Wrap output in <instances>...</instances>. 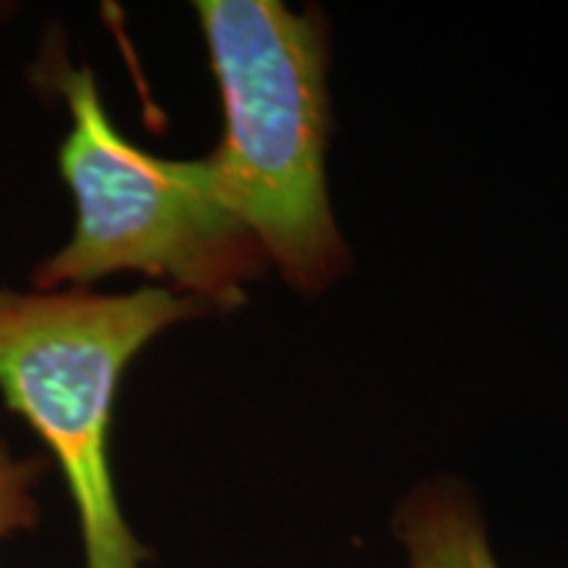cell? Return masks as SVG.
<instances>
[{
  "instance_id": "obj_1",
  "label": "cell",
  "mask_w": 568,
  "mask_h": 568,
  "mask_svg": "<svg viewBox=\"0 0 568 568\" xmlns=\"http://www.w3.org/2000/svg\"><path fill=\"white\" fill-rule=\"evenodd\" d=\"M224 105L209 163L224 201L301 290L347 266L326 193V45L316 13L276 0L195 3Z\"/></svg>"
},
{
  "instance_id": "obj_2",
  "label": "cell",
  "mask_w": 568,
  "mask_h": 568,
  "mask_svg": "<svg viewBox=\"0 0 568 568\" xmlns=\"http://www.w3.org/2000/svg\"><path fill=\"white\" fill-rule=\"evenodd\" d=\"M67 98L71 130L59 169L74 195V234L34 268L40 293L92 287L103 276L138 272L174 284L205 308H237L245 284L268 258L224 201L209 159H161L132 145L111 122L90 69H48Z\"/></svg>"
},
{
  "instance_id": "obj_3",
  "label": "cell",
  "mask_w": 568,
  "mask_h": 568,
  "mask_svg": "<svg viewBox=\"0 0 568 568\" xmlns=\"http://www.w3.org/2000/svg\"><path fill=\"white\" fill-rule=\"evenodd\" d=\"M205 311L166 287L126 295L0 287V393L67 479L84 568H142L151 556L126 524L113 485V400L142 347Z\"/></svg>"
},
{
  "instance_id": "obj_4",
  "label": "cell",
  "mask_w": 568,
  "mask_h": 568,
  "mask_svg": "<svg viewBox=\"0 0 568 568\" xmlns=\"http://www.w3.org/2000/svg\"><path fill=\"white\" fill-rule=\"evenodd\" d=\"M395 531L410 568H500L477 506L456 481H429L410 493L397 510Z\"/></svg>"
},
{
  "instance_id": "obj_5",
  "label": "cell",
  "mask_w": 568,
  "mask_h": 568,
  "mask_svg": "<svg viewBox=\"0 0 568 568\" xmlns=\"http://www.w3.org/2000/svg\"><path fill=\"white\" fill-rule=\"evenodd\" d=\"M45 468V458L13 456L9 443L0 437V539L34 529L40 518L34 487Z\"/></svg>"
},
{
  "instance_id": "obj_6",
  "label": "cell",
  "mask_w": 568,
  "mask_h": 568,
  "mask_svg": "<svg viewBox=\"0 0 568 568\" xmlns=\"http://www.w3.org/2000/svg\"><path fill=\"white\" fill-rule=\"evenodd\" d=\"M3 11H6V6H0V17H3Z\"/></svg>"
}]
</instances>
